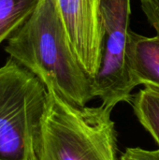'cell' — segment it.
Masks as SVG:
<instances>
[{"label": "cell", "mask_w": 159, "mask_h": 160, "mask_svg": "<svg viewBox=\"0 0 159 160\" xmlns=\"http://www.w3.org/2000/svg\"><path fill=\"white\" fill-rule=\"evenodd\" d=\"M66 102L84 107L95 96L93 81L79 61L54 0H40L31 17L5 48Z\"/></svg>", "instance_id": "cell-1"}, {"label": "cell", "mask_w": 159, "mask_h": 160, "mask_svg": "<svg viewBox=\"0 0 159 160\" xmlns=\"http://www.w3.org/2000/svg\"><path fill=\"white\" fill-rule=\"evenodd\" d=\"M48 93L32 160H118L112 109L77 107Z\"/></svg>", "instance_id": "cell-2"}, {"label": "cell", "mask_w": 159, "mask_h": 160, "mask_svg": "<svg viewBox=\"0 0 159 160\" xmlns=\"http://www.w3.org/2000/svg\"><path fill=\"white\" fill-rule=\"evenodd\" d=\"M49 93L11 57L0 68V160H32Z\"/></svg>", "instance_id": "cell-3"}, {"label": "cell", "mask_w": 159, "mask_h": 160, "mask_svg": "<svg viewBox=\"0 0 159 160\" xmlns=\"http://www.w3.org/2000/svg\"><path fill=\"white\" fill-rule=\"evenodd\" d=\"M130 3L131 0H99L102 58L93 80V92L102 106L112 110L120 102H131V92L136 87L127 64Z\"/></svg>", "instance_id": "cell-4"}, {"label": "cell", "mask_w": 159, "mask_h": 160, "mask_svg": "<svg viewBox=\"0 0 159 160\" xmlns=\"http://www.w3.org/2000/svg\"><path fill=\"white\" fill-rule=\"evenodd\" d=\"M72 48L92 78L97 76L102 58L103 35L99 0H54Z\"/></svg>", "instance_id": "cell-5"}, {"label": "cell", "mask_w": 159, "mask_h": 160, "mask_svg": "<svg viewBox=\"0 0 159 160\" xmlns=\"http://www.w3.org/2000/svg\"><path fill=\"white\" fill-rule=\"evenodd\" d=\"M127 64L136 86L159 88V36L149 38L130 31Z\"/></svg>", "instance_id": "cell-6"}, {"label": "cell", "mask_w": 159, "mask_h": 160, "mask_svg": "<svg viewBox=\"0 0 159 160\" xmlns=\"http://www.w3.org/2000/svg\"><path fill=\"white\" fill-rule=\"evenodd\" d=\"M40 0H0V43L31 17Z\"/></svg>", "instance_id": "cell-7"}, {"label": "cell", "mask_w": 159, "mask_h": 160, "mask_svg": "<svg viewBox=\"0 0 159 160\" xmlns=\"http://www.w3.org/2000/svg\"><path fill=\"white\" fill-rule=\"evenodd\" d=\"M134 112L159 145V88L145 86L132 99Z\"/></svg>", "instance_id": "cell-8"}, {"label": "cell", "mask_w": 159, "mask_h": 160, "mask_svg": "<svg viewBox=\"0 0 159 160\" xmlns=\"http://www.w3.org/2000/svg\"><path fill=\"white\" fill-rule=\"evenodd\" d=\"M141 6L148 22L159 36V0H141Z\"/></svg>", "instance_id": "cell-9"}, {"label": "cell", "mask_w": 159, "mask_h": 160, "mask_svg": "<svg viewBox=\"0 0 159 160\" xmlns=\"http://www.w3.org/2000/svg\"><path fill=\"white\" fill-rule=\"evenodd\" d=\"M121 160H159V149L150 151L139 147L127 148Z\"/></svg>", "instance_id": "cell-10"}]
</instances>
